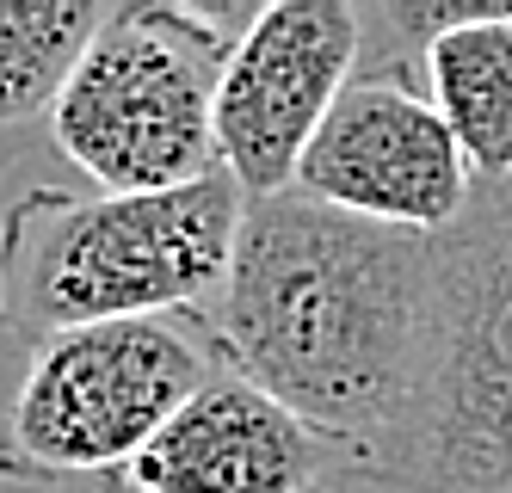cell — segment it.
I'll return each mask as SVG.
<instances>
[{"instance_id":"obj_6","label":"cell","mask_w":512,"mask_h":493,"mask_svg":"<svg viewBox=\"0 0 512 493\" xmlns=\"http://www.w3.org/2000/svg\"><path fill=\"white\" fill-rule=\"evenodd\" d=\"M358 56L364 19L346 0H272L247 13L216 93V161L241 198H278L297 185Z\"/></svg>"},{"instance_id":"obj_2","label":"cell","mask_w":512,"mask_h":493,"mask_svg":"<svg viewBox=\"0 0 512 493\" xmlns=\"http://www.w3.org/2000/svg\"><path fill=\"white\" fill-rule=\"evenodd\" d=\"M241 185L210 173L179 192L38 185L0 216V333L31 352L81 327L210 315L241 235Z\"/></svg>"},{"instance_id":"obj_3","label":"cell","mask_w":512,"mask_h":493,"mask_svg":"<svg viewBox=\"0 0 512 493\" xmlns=\"http://www.w3.org/2000/svg\"><path fill=\"white\" fill-rule=\"evenodd\" d=\"M364 469L414 493H512V179L438 235L414 395Z\"/></svg>"},{"instance_id":"obj_11","label":"cell","mask_w":512,"mask_h":493,"mask_svg":"<svg viewBox=\"0 0 512 493\" xmlns=\"http://www.w3.org/2000/svg\"><path fill=\"white\" fill-rule=\"evenodd\" d=\"M315 493H414V487H401V481H389V475H377V469H364V463H340Z\"/></svg>"},{"instance_id":"obj_4","label":"cell","mask_w":512,"mask_h":493,"mask_svg":"<svg viewBox=\"0 0 512 493\" xmlns=\"http://www.w3.org/2000/svg\"><path fill=\"white\" fill-rule=\"evenodd\" d=\"M247 19L198 0L112 7L56 99L50 142L93 192H179L216 161V93Z\"/></svg>"},{"instance_id":"obj_7","label":"cell","mask_w":512,"mask_h":493,"mask_svg":"<svg viewBox=\"0 0 512 493\" xmlns=\"http://www.w3.org/2000/svg\"><path fill=\"white\" fill-rule=\"evenodd\" d=\"M297 192L401 235H445L475 204V173L426 93L401 74H358L309 142Z\"/></svg>"},{"instance_id":"obj_8","label":"cell","mask_w":512,"mask_h":493,"mask_svg":"<svg viewBox=\"0 0 512 493\" xmlns=\"http://www.w3.org/2000/svg\"><path fill=\"white\" fill-rule=\"evenodd\" d=\"M340 463L352 457L327 432L241 370H216L161 438L118 481H105V493H315Z\"/></svg>"},{"instance_id":"obj_1","label":"cell","mask_w":512,"mask_h":493,"mask_svg":"<svg viewBox=\"0 0 512 493\" xmlns=\"http://www.w3.org/2000/svg\"><path fill=\"white\" fill-rule=\"evenodd\" d=\"M438 235H401L303 198H247L229 284L204 315L229 370L352 463L401 426L426 352Z\"/></svg>"},{"instance_id":"obj_5","label":"cell","mask_w":512,"mask_h":493,"mask_svg":"<svg viewBox=\"0 0 512 493\" xmlns=\"http://www.w3.org/2000/svg\"><path fill=\"white\" fill-rule=\"evenodd\" d=\"M216 370L223 339L204 315L81 327L31 352L0 413L7 481H118Z\"/></svg>"},{"instance_id":"obj_10","label":"cell","mask_w":512,"mask_h":493,"mask_svg":"<svg viewBox=\"0 0 512 493\" xmlns=\"http://www.w3.org/2000/svg\"><path fill=\"white\" fill-rule=\"evenodd\" d=\"M105 13L112 7L99 0H0V173L19 167L38 136H50L56 99Z\"/></svg>"},{"instance_id":"obj_9","label":"cell","mask_w":512,"mask_h":493,"mask_svg":"<svg viewBox=\"0 0 512 493\" xmlns=\"http://www.w3.org/2000/svg\"><path fill=\"white\" fill-rule=\"evenodd\" d=\"M426 99L457 136L463 161L482 185L512 179V0H494L482 19L445 31L420 56Z\"/></svg>"}]
</instances>
